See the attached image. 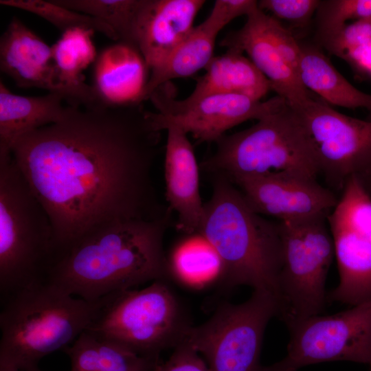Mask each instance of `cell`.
<instances>
[{
	"label": "cell",
	"instance_id": "cell-1",
	"mask_svg": "<svg viewBox=\"0 0 371 371\" xmlns=\"http://www.w3.org/2000/svg\"><path fill=\"white\" fill-rule=\"evenodd\" d=\"M160 142L142 103L68 104L16 141L12 157L50 217L54 257L104 227L170 212L153 179Z\"/></svg>",
	"mask_w": 371,
	"mask_h": 371
},
{
	"label": "cell",
	"instance_id": "cell-2",
	"mask_svg": "<svg viewBox=\"0 0 371 371\" xmlns=\"http://www.w3.org/2000/svg\"><path fill=\"white\" fill-rule=\"evenodd\" d=\"M171 212L98 229L52 260L44 282L89 302L168 276L164 237Z\"/></svg>",
	"mask_w": 371,
	"mask_h": 371
},
{
	"label": "cell",
	"instance_id": "cell-3",
	"mask_svg": "<svg viewBox=\"0 0 371 371\" xmlns=\"http://www.w3.org/2000/svg\"><path fill=\"white\" fill-rule=\"evenodd\" d=\"M212 192L204 203L198 234L216 250L223 265V282L248 285L271 295L278 304L282 262L280 223L257 213L228 178L211 175Z\"/></svg>",
	"mask_w": 371,
	"mask_h": 371
},
{
	"label": "cell",
	"instance_id": "cell-4",
	"mask_svg": "<svg viewBox=\"0 0 371 371\" xmlns=\"http://www.w3.org/2000/svg\"><path fill=\"white\" fill-rule=\"evenodd\" d=\"M0 363L44 371L38 363L86 330L99 300L89 302L42 282L1 301Z\"/></svg>",
	"mask_w": 371,
	"mask_h": 371
},
{
	"label": "cell",
	"instance_id": "cell-5",
	"mask_svg": "<svg viewBox=\"0 0 371 371\" xmlns=\"http://www.w3.org/2000/svg\"><path fill=\"white\" fill-rule=\"evenodd\" d=\"M54 256L53 229L11 152H0V298L44 281Z\"/></svg>",
	"mask_w": 371,
	"mask_h": 371
},
{
	"label": "cell",
	"instance_id": "cell-6",
	"mask_svg": "<svg viewBox=\"0 0 371 371\" xmlns=\"http://www.w3.org/2000/svg\"><path fill=\"white\" fill-rule=\"evenodd\" d=\"M201 164L229 179L286 173L317 179L320 171L300 111L286 100L243 131L224 135Z\"/></svg>",
	"mask_w": 371,
	"mask_h": 371
},
{
	"label": "cell",
	"instance_id": "cell-7",
	"mask_svg": "<svg viewBox=\"0 0 371 371\" xmlns=\"http://www.w3.org/2000/svg\"><path fill=\"white\" fill-rule=\"evenodd\" d=\"M188 324L183 308L166 280L140 290L127 289L99 300L85 331L146 357L180 344Z\"/></svg>",
	"mask_w": 371,
	"mask_h": 371
},
{
	"label": "cell",
	"instance_id": "cell-8",
	"mask_svg": "<svg viewBox=\"0 0 371 371\" xmlns=\"http://www.w3.org/2000/svg\"><path fill=\"white\" fill-rule=\"evenodd\" d=\"M328 216L279 221L282 262L278 282V316L287 324L319 315L335 256Z\"/></svg>",
	"mask_w": 371,
	"mask_h": 371
},
{
	"label": "cell",
	"instance_id": "cell-9",
	"mask_svg": "<svg viewBox=\"0 0 371 371\" xmlns=\"http://www.w3.org/2000/svg\"><path fill=\"white\" fill-rule=\"evenodd\" d=\"M278 315L274 297L254 291L247 301L225 302L205 323L190 326L181 343L196 350L210 371H265L260 361L264 333Z\"/></svg>",
	"mask_w": 371,
	"mask_h": 371
},
{
	"label": "cell",
	"instance_id": "cell-10",
	"mask_svg": "<svg viewBox=\"0 0 371 371\" xmlns=\"http://www.w3.org/2000/svg\"><path fill=\"white\" fill-rule=\"evenodd\" d=\"M286 356L265 371H297L322 362L349 361L371 368V300L330 315L304 317L287 324Z\"/></svg>",
	"mask_w": 371,
	"mask_h": 371
},
{
	"label": "cell",
	"instance_id": "cell-11",
	"mask_svg": "<svg viewBox=\"0 0 371 371\" xmlns=\"http://www.w3.org/2000/svg\"><path fill=\"white\" fill-rule=\"evenodd\" d=\"M148 100L155 109L149 115L156 130L177 126L199 142H215L229 128L249 120H258L286 101L279 95L262 102L238 94L178 100L171 82L157 87Z\"/></svg>",
	"mask_w": 371,
	"mask_h": 371
},
{
	"label": "cell",
	"instance_id": "cell-12",
	"mask_svg": "<svg viewBox=\"0 0 371 371\" xmlns=\"http://www.w3.org/2000/svg\"><path fill=\"white\" fill-rule=\"evenodd\" d=\"M296 109V108H295ZM300 111L320 173L342 190L352 176L371 172V121L350 117L310 97Z\"/></svg>",
	"mask_w": 371,
	"mask_h": 371
},
{
	"label": "cell",
	"instance_id": "cell-13",
	"mask_svg": "<svg viewBox=\"0 0 371 371\" xmlns=\"http://www.w3.org/2000/svg\"><path fill=\"white\" fill-rule=\"evenodd\" d=\"M0 69L19 87L58 93L69 105L100 103L91 86L78 89L63 80L54 62L52 47L16 16L12 17L0 38Z\"/></svg>",
	"mask_w": 371,
	"mask_h": 371
},
{
	"label": "cell",
	"instance_id": "cell-14",
	"mask_svg": "<svg viewBox=\"0 0 371 371\" xmlns=\"http://www.w3.org/2000/svg\"><path fill=\"white\" fill-rule=\"evenodd\" d=\"M229 180L257 213L278 221L328 216L338 201L316 179L299 175L269 173Z\"/></svg>",
	"mask_w": 371,
	"mask_h": 371
},
{
	"label": "cell",
	"instance_id": "cell-15",
	"mask_svg": "<svg viewBox=\"0 0 371 371\" xmlns=\"http://www.w3.org/2000/svg\"><path fill=\"white\" fill-rule=\"evenodd\" d=\"M271 16L258 6L247 16L244 25L228 33L222 47L246 52L251 61L267 78L271 90L294 108L302 106L310 98L300 77L289 66L277 46L270 28Z\"/></svg>",
	"mask_w": 371,
	"mask_h": 371
},
{
	"label": "cell",
	"instance_id": "cell-16",
	"mask_svg": "<svg viewBox=\"0 0 371 371\" xmlns=\"http://www.w3.org/2000/svg\"><path fill=\"white\" fill-rule=\"evenodd\" d=\"M166 131V201L169 209L177 216V229L185 235L196 234L204 212L199 190V166L188 134L174 126Z\"/></svg>",
	"mask_w": 371,
	"mask_h": 371
},
{
	"label": "cell",
	"instance_id": "cell-17",
	"mask_svg": "<svg viewBox=\"0 0 371 371\" xmlns=\"http://www.w3.org/2000/svg\"><path fill=\"white\" fill-rule=\"evenodd\" d=\"M204 0H146L138 21L136 47L149 73L191 32Z\"/></svg>",
	"mask_w": 371,
	"mask_h": 371
},
{
	"label": "cell",
	"instance_id": "cell-18",
	"mask_svg": "<svg viewBox=\"0 0 371 371\" xmlns=\"http://www.w3.org/2000/svg\"><path fill=\"white\" fill-rule=\"evenodd\" d=\"M148 78L149 69L139 49L118 41L98 54L91 86L100 102L128 105L143 102Z\"/></svg>",
	"mask_w": 371,
	"mask_h": 371
},
{
	"label": "cell",
	"instance_id": "cell-19",
	"mask_svg": "<svg viewBox=\"0 0 371 371\" xmlns=\"http://www.w3.org/2000/svg\"><path fill=\"white\" fill-rule=\"evenodd\" d=\"M339 282L331 301L355 306L371 300V235L327 218Z\"/></svg>",
	"mask_w": 371,
	"mask_h": 371
},
{
	"label": "cell",
	"instance_id": "cell-20",
	"mask_svg": "<svg viewBox=\"0 0 371 371\" xmlns=\"http://www.w3.org/2000/svg\"><path fill=\"white\" fill-rule=\"evenodd\" d=\"M56 93L38 96L13 93L0 80V152H11L23 135L59 121L67 106Z\"/></svg>",
	"mask_w": 371,
	"mask_h": 371
},
{
	"label": "cell",
	"instance_id": "cell-21",
	"mask_svg": "<svg viewBox=\"0 0 371 371\" xmlns=\"http://www.w3.org/2000/svg\"><path fill=\"white\" fill-rule=\"evenodd\" d=\"M192 92L187 97L196 99L214 94H238L260 100L271 84L249 58L236 49L228 48L214 56L205 67Z\"/></svg>",
	"mask_w": 371,
	"mask_h": 371
},
{
	"label": "cell",
	"instance_id": "cell-22",
	"mask_svg": "<svg viewBox=\"0 0 371 371\" xmlns=\"http://www.w3.org/2000/svg\"><path fill=\"white\" fill-rule=\"evenodd\" d=\"M299 75L307 89L325 102L348 109L371 110V95L351 85L333 65L322 48L314 42H300Z\"/></svg>",
	"mask_w": 371,
	"mask_h": 371
},
{
	"label": "cell",
	"instance_id": "cell-23",
	"mask_svg": "<svg viewBox=\"0 0 371 371\" xmlns=\"http://www.w3.org/2000/svg\"><path fill=\"white\" fill-rule=\"evenodd\" d=\"M222 28L208 16L194 27L167 58L149 73L143 102L161 85L189 77L205 69L214 57L216 36Z\"/></svg>",
	"mask_w": 371,
	"mask_h": 371
},
{
	"label": "cell",
	"instance_id": "cell-24",
	"mask_svg": "<svg viewBox=\"0 0 371 371\" xmlns=\"http://www.w3.org/2000/svg\"><path fill=\"white\" fill-rule=\"evenodd\" d=\"M64 350L71 361L70 371H152L159 362L87 331Z\"/></svg>",
	"mask_w": 371,
	"mask_h": 371
},
{
	"label": "cell",
	"instance_id": "cell-25",
	"mask_svg": "<svg viewBox=\"0 0 371 371\" xmlns=\"http://www.w3.org/2000/svg\"><path fill=\"white\" fill-rule=\"evenodd\" d=\"M168 276L181 284L203 289L223 282V265L217 252L201 235H185L167 255Z\"/></svg>",
	"mask_w": 371,
	"mask_h": 371
},
{
	"label": "cell",
	"instance_id": "cell-26",
	"mask_svg": "<svg viewBox=\"0 0 371 371\" xmlns=\"http://www.w3.org/2000/svg\"><path fill=\"white\" fill-rule=\"evenodd\" d=\"M95 32L84 27L71 28L62 32L60 38L52 45L54 64L68 85L87 89L82 71L94 63L98 54L93 41Z\"/></svg>",
	"mask_w": 371,
	"mask_h": 371
},
{
	"label": "cell",
	"instance_id": "cell-27",
	"mask_svg": "<svg viewBox=\"0 0 371 371\" xmlns=\"http://www.w3.org/2000/svg\"><path fill=\"white\" fill-rule=\"evenodd\" d=\"M52 1L102 21L115 32L118 41L137 48V27L146 0Z\"/></svg>",
	"mask_w": 371,
	"mask_h": 371
},
{
	"label": "cell",
	"instance_id": "cell-28",
	"mask_svg": "<svg viewBox=\"0 0 371 371\" xmlns=\"http://www.w3.org/2000/svg\"><path fill=\"white\" fill-rule=\"evenodd\" d=\"M0 4L32 13L62 32L75 27L91 29L117 42L115 32L102 21L58 5L52 0H0Z\"/></svg>",
	"mask_w": 371,
	"mask_h": 371
},
{
	"label": "cell",
	"instance_id": "cell-29",
	"mask_svg": "<svg viewBox=\"0 0 371 371\" xmlns=\"http://www.w3.org/2000/svg\"><path fill=\"white\" fill-rule=\"evenodd\" d=\"M369 17H371V0L320 1L315 15V36L333 31L349 21Z\"/></svg>",
	"mask_w": 371,
	"mask_h": 371
},
{
	"label": "cell",
	"instance_id": "cell-30",
	"mask_svg": "<svg viewBox=\"0 0 371 371\" xmlns=\"http://www.w3.org/2000/svg\"><path fill=\"white\" fill-rule=\"evenodd\" d=\"M313 42L344 60L352 50L371 43V17L348 23L330 32L316 35Z\"/></svg>",
	"mask_w": 371,
	"mask_h": 371
},
{
	"label": "cell",
	"instance_id": "cell-31",
	"mask_svg": "<svg viewBox=\"0 0 371 371\" xmlns=\"http://www.w3.org/2000/svg\"><path fill=\"white\" fill-rule=\"evenodd\" d=\"M319 3L320 0H260L258 6L263 12L271 13L276 19L301 27L309 24Z\"/></svg>",
	"mask_w": 371,
	"mask_h": 371
},
{
	"label": "cell",
	"instance_id": "cell-32",
	"mask_svg": "<svg viewBox=\"0 0 371 371\" xmlns=\"http://www.w3.org/2000/svg\"><path fill=\"white\" fill-rule=\"evenodd\" d=\"M152 371H210L202 357L186 343L174 348L169 359L159 362Z\"/></svg>",
	"mask_w": 371,
	"mask_h": 371
},
{
	"label": "cell",
	"instance_id": "cell-33",
	"mask_svg": "<svg viewBox=\"0 0 371 371\" xmlns=\"http://www.w3.org/2000/svg\"><path fill=\"white\" fill-rule=\"evenodd\" d=\"M257 7L258 1L254 0H216L208 16L223 28L236 18L247 16Z\"/></svg>",
	"mask_w": 371,
	"mask_h": 371
},
{
	"label": "cell",
	"instance_id": "cell-34",
	"mask_svg": "<svg viewBox=\"0 0 371 371\" xmlns=\"http://www.w3.org/2000/svg\"><path fill=\"white\" fill-rule=\"evenodd\" d=\"M344 60L358 72L371 77V43L352 50Z\"/></svg>",
	"mask_w": 371,
	"mask_h": 371
},
{
	"label": "cell",
	"instance_id": "cell-35",
	"mask_svg": "<svg viewBox=\"0 0 371 371\" xmlns=\"http://www.w3.org/2000/svg\"><path fill=\"white\" fill-rule=\"evenodd\" d=\"M362 181L363 182L366 189L371 194V172H370L364 178H363Z\"/></svg>",
	"mask_w": 371,
	"mask_h": 371
},
{
	"label": "cell",
	"instance_id": "cell-36",
	"mask_svg": "<svg viewBox=\"0 0 371 371\" xmlns=\"http://www.w3.org/2000/svg\"><path fill=\"white\" fill-rule=\"evenodd\" d=\"M0 371H19V370L12 365L0 363Z\"/></svg>",
	"mask_w": 371,
	"mask_h": 371
},
{
	"label": "cell",
	"instance_id": "cell-37",
	"mask_svg": "<svg viewBox=\"0 0 371 371\" xmlns=\"http://www.w3.org/2000/svg\"><path fill=\"white\" fill-rule=\"evenodd\" d=\"M369 118L368 120L371 121V110L369 111Z\"/></svg>",
	"mask_w": 371,
	"mask_h": 371
},
{
	"label": "cell",
	"instance_id": "cell-38",
	"mask_svg": "<svg viewBox=\"0 0 371 371\" xmlns=\"http://www.w3.org/2000/svg\"><path fill=\"white\" fill-rule=\"evenodd\" d=\"M370 371H371V368H370Z\"/></svg>",
	"mask_w": 371,
	"mask_h": 371
}]
</instances>
